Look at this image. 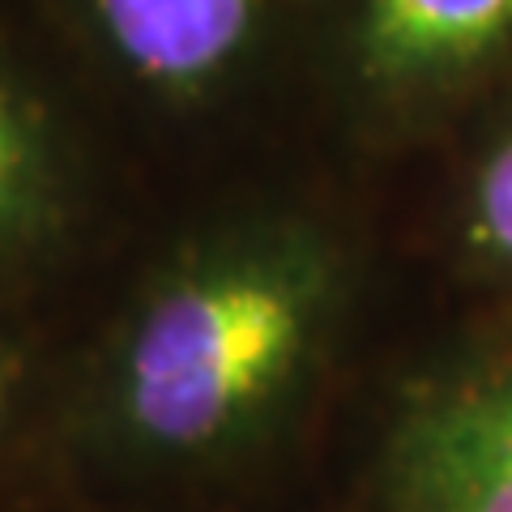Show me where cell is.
<instances>
[{
	"mask_svg": "<svg viewBox=\"0 0 512 512\" xmlns=\"http://www.w3.org/2000/svg\"><path fill=\"white\" fill-rule=\"evenodd\" d=\"M329 265L291 235L197 248L154 282L107 376L116 436L150 461L244 440L291 389L320 329Z\"/></svg>",
	"mask_w": 512,
	"mask_h": 512,
	"instance_id": "cell-1",
	"label": "cell"
},
{
	"mask_svg": "<svg viewBox=\"0 0 512 512\" xmlns=\"http://www.w3.org/2000/svg\"><path fill=\"white\" fill-rule=\"evenodd\" d=\"M397 512H512V367L436 393L393 440Z\"/></svg>",
	"mask_w": 512,
	"mask_h": 512,
	"instance_id": "cell-2",
	"label": "cell"
},
{
	"mask_svg": "<svg viewBox=\"0 0 512 512\" xmlns=\"http://www.w3.org/2000/svg\"><path fill=\"white\" fill-rule=\"evenodd\" d=\"M137 86L192 99L248 47L269 0H77Z\"/></svg>",
	"mask_w": 512,
	"mask_h": 512,
	"instance_id": "cell-3",
	"label": "cell"
},
{
	"mask_svg": "<svg viewBox=\"0 0 512 512\" xmlns=\"http://www.w3.org/2000/svg\"><path fill=\"white\" fill-rule=\"evenodd\" d=\"M363 60L380 82H423L512 39V0H363Z\"/></svg>",
	"mask_w": 512,
	"mask_h": 512,
	"instance_id": "cell-4",
	"label": "cell"
},
{
	"mask_svg": "<svg viewBox=\"0 0 512 512\" xmlns=\"http://www.w3.org/2000/svg\"><path fill=\"white\" fill-rule=\"evenodd\" d=\"M60 218V184L47 137L0 77V252L30 248Z\"/></svg>",
	"mask_w": 512,
	"mask_h": 512,
	"instance_id": "cell-5",
	"label": "cell"
},
{
	"mask_svg": "<svg viewBox=\"0 0 512 512\" xmlns=\"http://www.w3.org/2000/svg\"><path fill=\"white\" fill-rule=\"evenodd\" d=\"M474 239L495 261L512 265V137L495 150L474 184Z\"/></svg>",
	"mask_w": 512,
	"mask_h": 512,
	"instance_id": "cell-6",
	"label": "cell"
},
{
	"mask_svg": "<svg viewBox=\"0 0 512 512\" xmlns=\"http://www.w3.org/2000/svg\"><path fill=\"white\" fill-rule=\"evenodd\" d=\"M9 393H13V359L5 355V346H0V419H5Z\"/></svg>",
	"mask_w": 512,
	"mask_h": 512,
	"instance_id": "cell-7",
	"label": "cell"
}]
</instances>
